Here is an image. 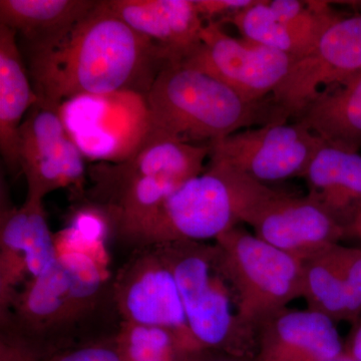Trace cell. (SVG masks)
<instances>
[{"label": "cell", "instance_id": "obj_12", "mask_svg": "<svg viewBox=\"0 0 361 361\" xmlns=\"http://www.w3.org/2000/svg\"><path fill=\"white\" fill-rule=\"evenodd\" d=\"M184 63L205 71L249 104L262 103L288 75L294 59L284 52L230 37L219 21H206L201 44Z\"/></svg>", "mask_w": 361, "mask_h": 361}, {"label": "cell", "instance_id": "obj_2", "mask_svg": "<svg viewBox=\"0 0 361 361\" xmlns=\"http://www.w3.org/2000/svg\"><path fill=\"white\" fill-rule=\"evenodd\" d=\"M207 145L185 144L152 134L137 153L118 163L87 166L85 200L101 211L111 233L137 242L168 197L206 170Z\"/></svg>", "mask_w": 361, "mask_h": 361}, {"label": "cell", "instance_id": "obj_19", "mask_svg": "<svg viewBox=\"0 0 361 361\" xmlns=\"http://www.w3.org/2000/svg\"><path fill=\"white\" fill-rule=\"evenodd\" d=\"M302 178L307 184V196L350 235L361 212L360 152L323 142Z\"/></svg>", "mask_w": 361, "mask_h": 361}, {"label": "cell", "instance_id": "obj_5", "mask_svg": "<svg viewBox=\"0 0 361 361\" xmlns=\"http://www.w3.org/2000/svg\"><path fill=\"white\" fill-rule=\"evenodd\" d=\"M108 270L90 256L59 254L44 273L16 292L2 329L51 353L73 345L70 334L96 310Z\"/></svg>", "mask_w": 361, "mask_h": 361}, {"label": "cell", "instance_id": "obj_4", "mask_svg": "<svg viewBox=\"0 0 361 361\" xmlns=\"http://www.w3.org/2000/svg\"><path fill=\"white\" fill-rule=\"evenodd\" d=\"M153 246L174 275L188 324L201 348L254 360L257 331L242 317L241 298L219 247L194 241Z\"/></svg>", "mask_w": 361, "mask_h": 361}, {"label": "cell", "instance_id": "obj_28", "mask_svg": "<svg viewBox=\"0 0 361 361\" xmlns=\"http://www.w3.org/2000/svg\"><path fill=\"white\" fill-rule=\"evenodd\" d=\"M344 353L353 360L361 361V317L353 323V329L344 342Z\"/></svg>", "mask_w": 361, "mask_h": 361}, {"label": "cell", "instance_id": "obj_29", "mask_svg": "<svg viewBox=\"0 0 361 361\" xmlns=\"http://www.w3.org/2000/svg\"><path fill=\"white\" fill-rule=\"evenodd\" d=\"M350 235L357 237V238L361 241V212L360 213V215H358V217L356 218L353 228H351Z\"/></svg>", "mask_w": 361, "mask_h": 361}, {"label": "cell", "instance_id": "obj_1", "mask_svg": "<svg viewBox=\"0 0 361 361\" xmlns=\"http://www.w3.org/2000/svg\"><path fill=\"white\" fill-rule=\"evenodd\" d=\"M28 54L39 101L59 108L85 94L135 92L146 97L169 63L160 47L133 30L106 0H99L58 44Z\"/></svg>", "mask_w": 361, "mask_h": 361}, {"label": "cell", "instance_id": "obj_18", "mask_svg": "<svg viewBox=\"0 0 361 361\" xmlns=\"http://www.w3.org/2000/svg\"><path fill=\"white\" fill-rule=\"evenodd\" d=\"M135 32L158 45L169 63L189 58L205 26L195 0H106Z\"/></svg>", "mask_w": 361, "mask_h": 361}, {"label": "cell", "instance_id": "obj_14", "mask_svg": "<svg viewBox=\"0 0 361 361\" xmlns=\"http://www.w3.org/2000/svg\"><path fill=\"white\" fill-rule=\"evenodd\" d=\"M258 238L306 261L348 235L331 216L310 197H297L270 189L244 220Z\"/></svg>", "mask_w": 361, "mask_h": 361}, {"label": "cell", "instance_id": "obj_3", "mask_svg": "<svg viewBox=\"0 0 361 361\" xmlns=\"http://www.w3.org/2000/svg\"><path fill=\"white\" fill-rule=\"evenodd\" d=\"M152 134L192 145H207L228 135L287 121L272 101L249 104L205 71L184 61L167 63L146 94Z\"/></svg>", "mask_w": 361, "mask_h": 361}, {"label": "cell", "instance_id": "obj_10", "mask_svg": "<svg viewBox=\"0 0 361 361\" xmlns=\"http://www.w3.org/2000/svg\"><path fill=\"white\" fill-rule=\"evenodd\" d=\"M323 142L300 123L274 121L213 142L209 163L229 166L266 185L302 178Z\"/></svg>", "mask_w": 361, "mask_h": 361}, {"label": "cell", "instance_id": "obj_25", "mask_svg": "<svg viewBox=\"0 0 361 361\" xmlns=\"http://www.w3.org/2000/svg\"><path fill=\"white\" fill-rule=\"evenodd\" d=\"M52 355L49 350L18 334L2 330L0 361H44Z\"/></svg>", "mask_w": 361, "mask_h": 361}, {"label": "cell", "instance_id": "obj_15", "mask_svg": "<svg viewBox=\"0 0 361 361\" xmlns=\"http://www.w3.org/2000/svg\"><path fill=\"white\" fill-rule=\"evenodd\" d=\"M58 258L44 201L25 199L11 206L1 192L0 208V316L6 319L18 285L39 276Z\"/></svg>", "mask_w": 361, "mask_h": 361}, {"label": "cell", "instance_id": "obj_13", "mask_svg": "<svg viewBox=\"0 0 361 361\" xmlns=\"http://www.w3.org/2000/svg\"><path fill=\"white\" fill-rule=\"evenodd\" d=\"M361 71V13L341 16L314 49L292 65L271 101L285 118L295 116L324 90Z\"/></svg>", "mask_w": 361, "mask_h": 361}, {"label": "cell", "instance_id": "obj_11", "mask_svg": "<svg viewBox=\"0 0 361 361\" xmlns=\"http://www.w3.org/2000/svg\"><path fill=\"white\" fill-rule=\"evenodd\" d=\"M113 294L122 322L161 327L187 350L202 349L188 324L174 275L155 246L135 248L116 274Z\"/></svg>", "mask_w": 361, "mask_h": 361}, {"label": "cell", "instance_id": "obj_20", "mask_svg": "<svg viewBox=\"0 0 361 361\" xmlns=\"http://www.w3.org/2000/svg\"><path fill=\"white\" fill-rule=\"evenodd\" d=\"M39 101L16 32L0 25V152L13 172L20 170L18 137L21 123Z\"/></svg>", "mask_w": 361, "mask_h": 361}, {"label": "cell", "instance_id": "obj_9", "mask_svg": "<svg viewBox=\"0 0 361 361\" xmlns=\"http://www.w3.org/2000/svg\"><path fill=\"white\" fill-rule=\"evenodd\" d=\"M18 168L27 184L26 199L44 201L61 189L85 196V159L68 135L59 106L39 101L25 116L18 137Z\"/></svg>", "mask_w": 361, "mask_h": 361}, {"label": "cell", "instance_id": "obj_8", "mask_svg": "<svg viewBox=\"0 0 361 361\" xmlns=\"http://www.w3.org/2000/svg\"><path fill=\"white\" fill-rule=\"evenodd\" d=\"M59 115L85 160L92 163L127 160L152 135L146 97L139 92L73 97L61 104Z\"/></svg>", "mask_w": 361, "mask_h": 361}, {"label": "cell", "instance_id": "obj_22", "mask_svg": "<svg viewBox=\"0 0 361 361\" xmlns=\"http://www.w3.org/2000/svg\"><path fill=\"white\" fill-rule=\"evenodd\" d=\"M325 144L360 152L361 149V71L322 90L295 116Z\"/></svg>", "mask_w": 361, "mask_h": 361}, {"label": "cell", "instance_id": "obj_17", "mask_svg": "<svg viewBox=\"0 0 361 361\" xmlns=\"http://www.w3.org/2000/svg\"><path fill=\"white\" fill-rule=\"evenodd\" d=\"M302 297L308 310L332 322H357L361 315V248L336 244L303 261Z\"/></svg>", "mask_w": 361, "mask_h": 361}, {"label": "cell", "instance_id": "obj_16", "mask_svg": "<svg viewBox=\"0 0 361 361\" xmlns=\"http://www.w3.org/2000/svg\"><path fill=\"white\" fill-rule=\"evenodd\" d=\"M344 353V342L326 316L312 310H283L257 327L254 361H316Z\"/></svg>", "mask_w": 361, "mask_h": 361}, {"label": "cell", "instance_id": "obj_27", "mask_svg": "<svg viewBox=\"0 0 361 361\" xmlns=\"http://www.w3.org/2000/svg\"><path fill=\"white\" fill-rule=\"evenodd\" d=\"M182 361H254V360L229 355V353L213 350V349L202 348L187 353Z\"/></svg>", "mask_w": 361, "mask_h": 361}, {"label": "cell", "instance_id": "obj_6", "mask_svg": "<svg viewBox=\"0 0 361 361\" xmlns=\"http://www.w3.org/2000/svg\"><path fill=\"white\" fill-rule=\"evenodd\" d=\"M269 190L267 185L229 166L209 163L202 174L188 180L164 202L137 248L216 240L244 223Z\"/></svg>", "mask_w": 361, "mask_h": 361}, {"label": "cell", "instance_id": "obj_26", "mask_svg": "<svg viewBox=\"0 0 361 361\" xmlns=\"http://www.w3.org/2000/svg\"><path fill=\"white\" fill-rule=\"evenodd\" d=\"M256 0H195L197 9L204 20H224L253 6Z\"/></svg>", "mask_w": 361, "mask_h": 361}, {"label": "cell", "instance_id": "obj_7", "mask_svg": "<svg viewBox=\"0 0 361 361\" xmlns=\"http://www.w3.org/2000/svg\"><path fill=\"white\" fill-rule=\"evenodd\" d=\"M215 243L241 298L242 317L256 331L268 316L302 297L303 261L238 225Z\"/></svg>", "mask_w": 361, "mask_h": 361}, {"label": "cell", "instance_id": "obj_24", "mask_svg": "<svg viewBox=\"0 0 361 361\" xmlns=\"http://www.w3.org/2000/svg\"><path fill=\"white\" fill-rule=\"evenodd\" d=\"M44 361H122L115 337L73 344L47 356Z\"/></svg>", "mask_w": 361, "mask_h": 361}, {"label": "cell", "instance_id": "obj_30", "mask_svg": "<svg viewBox=\"0 0 361 361\" xmlns=\"http://www.w3.org/2000/svg\"><path fill=\"white\" fill-rule=\"evenodd\" d=\"M316 361H355L351 360L349 356L346 355L345 353H342L341 355L336 356V357L327 358V360H316Z\"/></svg>", "mask_w": 361, "mask_h": 361}, {"label": "cell", "instance_id": "obj_21", "mask_svg": "<svg viewBox=\"0 0 361 361\" xmlns=\"http://www.w3.org/2000/svg\"><path fill=\"white\" fill-rule=\"evenodd\" d=\"M99 0H0V25L16 32L28 54L58 44Z\"/></svg>", "mask_w": 361, "mask_h": 361}, {"label": "cell", "instance_id": "obj_23", "mask_svg": "<svg viewBox=\"0 0 361 361\" xmlns=\"http://www.w3.org/2000/svg\"><path fill=\"white\" fill-rule=\"evenodd\" d=\"M114 337L122 361H182L190 353L174 334L161 327L121 322Z\"/></svg>", "mask_w": 361, "mask_h": 361}]
</instances>
